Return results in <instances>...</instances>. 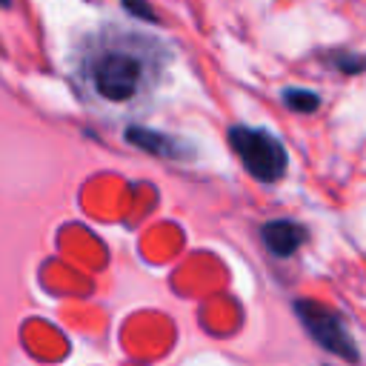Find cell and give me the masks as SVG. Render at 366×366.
<instances>
[{
  "label": "cell",
  "instance_id": "cell-8",
  "mask_svg": "<svg viewBox=\"0 0 366 366\" xmlns=\"http://www.w3.org/2000/svg\"><path fill=\"white\" fill-rule=\"evenodd\" d=\"M123 9H126L129 14H134V17L146 20V23H157V20H160V17L154 14V9H152L146 0H123Z\"/></svg>",
  "mask_w": 366,
  "mask_h": 366
},
{
  "label": "cell",
  "instance_id": "cell-3",
  "mask_svg": "<svg viewBox=\"0 0 366 366\" xmlns=\"http://www.w3.org/2000/svg\"><path fill=\"white\" fill-rule=\"evenodd\" d=\"M297 320L303 323L306 335L320 346L326 349L329 355L346 360V363H360V349L346 326V317L340 312H335L332 306L326 303H317V300H309V297H297L292 303Z\"/></svg>",
  "mask_w": 366,
  "mask_h": 366
},
{
  "label": "cell",
  "instance_id": "cell-6",
  "mask_svg": "<svg viewBox=\"0 0 366 366\" xmlns=\"http://www.w3.org/2000/svg\"><path fill=\"white\" fill-rule=\"evenodd\" d=\"M280 100H283L286 109H292L297 114H312V112L320 109V94L312 92V89H283Z\"/></svg>",
  "mask_w": 366,
  "mask_h": 366
},
{
  "label": "cell",
  "instance_id": "cell-4",
  "mask_svg": "<svg viewBox=\"0 0 366 366\" xmlns=\"http://www.w3.org/2000/svg\"><path fill=\"white\" fill-rule=\"evenodd\" d=\"M126 143L154 154V157H166V160H192L194 157V146H189L180 137L146 129V126H129L126 129Z\"/></svg>",
  "mask_w": 366,
  "mask_h": 366
},
{
  "label": "cell",
  "instance_id": "cell-1",
  "mask_svg": "<svg viewBox=\"0 0 366 366\" xmlns=\"http://www.w3.org/2000/svg\"><path fill=\"white\" fill-rule=\"evenodd\" d=\"M169 63V43L109 23L83 37L77 46L74 77L80 92L94 106L112 112H134L154 97Z\"/></svg>",
  "mask_w": 366,
  "mask_h": 366
},
{
  "label": "cell",
  "instance_id": "cell-7",
  "mask_svg": "<svg viewBox=\"0 0 366 366\" xmlns=\"http://www.w3.org/2000/svg\"><path fill=\"white\" fill-rule=\"evenodd\" d=\"M323 60H326L332 69L343 71V74H360V71L366 69V57H363V54H357V51H346V49L326 51V54H323Z\"/></svg>",
  "mask_w": 366,
  "mask_h": 366
},
{
  "label": "cell",
  "instance_id": "cell-9",
  "mask_svg": "<svg viewBox=\"0 0 366 366\" xmlns=\"http://www.w3.org/2000/svg\"><path fill=\"white\" fill-rule=\"evenodd\" d=\"M11 6V0H0V9H9Z\"/></svg>",
  "mask_w": 366,
  "mask_h": 366
},
{
  "label": "cell",
  "instance_id": "cell-5",
  "mask_svg": "<svg viewBox=\"0 0 366 366\" xmlns=\"http://www.w3.org/2000/svg\"><path fill=\"white\" fill-rule=\"evenodd\" d=\"M260 237L274 257H292L306 243V226L289 217H277L260 226Z\"/></svg>",
  "mask_w": 366,
  "mask_h": 366
},
{
  "label": "cell",
  "instance_id": "cell-2",
  "mask_svg": "<svg viewBox=\"0 0 366 366\" xmlns=\"http://www.w3.org/2000/svg\"><path fill=\"white\" fill-rule=\"evenodd\" d=\"M229 146L240 157L243 169L260 183H277L289 169V152L277 134L260 126H229Z\"/></svg>",
  "mask_w": 366,
  "mask_h": 366
}]
</instances>
